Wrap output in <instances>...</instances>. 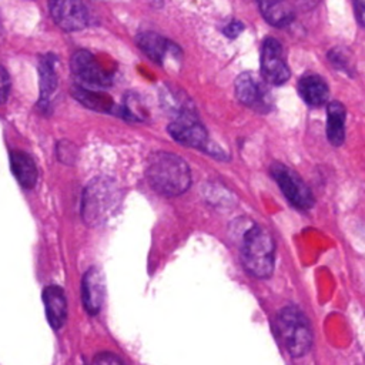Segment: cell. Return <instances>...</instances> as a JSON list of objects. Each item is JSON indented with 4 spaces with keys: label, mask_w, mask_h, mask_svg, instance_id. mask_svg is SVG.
I'll use <instances>...</instances> for the list:
<instances>
[{
    "label": "cell",
    "mask_w": 365,
    "mask_h": 365,
    "mask_svg": "<svg viewBox=\"0 0 365 365\" xmlns=\"http://www.w3.org/2000/svg\"><path fill=\"white\" fill-rule=\"evenodd\" d=\"M150 185L160 194L175 197L185 192L191 184V174L187 163L173 154L160 151L151 155L147 167Z\"/></svg>",
    "instance_id": "obj_1"
},
{
    "label": "cell",
    "mask_w": 365,
    "mask_h": 365,
    "mask_svg": "<svg viewBox=\"0 0 365 365\" xmlns=\"http://www.w3.org/2000/svg\"><path fill=\"white\" fill-rule=\"evenodd\" d=\"M241 261L248 274L268 278L274 271L275 247L271 235L258 225H251L242 234Z\"/></svg>",
    "instance_id": "obj_2"
},
{
    "label": "cell",
    "mask_w": 365,
    "mask_h": 365,
    "mask_svg": "<svg viewBox=\"0 0 365 365\" xmlns=\"http://www.w3.org/2000/svg\"><path fill=\"white\" fill-rule=\"evenodd\" d=\"M277 334L292 356H302L312 345V331L307 317L294 307L284 308L275 322Z\"/></svg>",
    "instance_id": "obj_3"
},
{
    "label": "cell",
    "mask_w": 365,
    "mask_h": 365,
    "mask_svg": "<svg viewBox=\"0 0 365 365\" xmlns=\"http://www.w3.org/2000/svg\"><path fill=\"white\" fill-rule=\"evenodd\" d=\"M118 202V188L107 178L93 180L84 190L83 218L90 225L101 224Z\"/></svg>",
    "instance_id": "obj_4"
},
{
    "label": "cell",
    "mask_w": 365,
    "mask_h": 365,
    "mask_svg": "<svg viewBox=\"0 0 365 365\" xmlns=\"http://www.w3.org/2000/svg\"><path fill=\"white\" fill-rule=\"evenodd\" d=\"M271 174L291 204L301 210H308L314 205L311 190L294 170L275 163L271 167Z\"/></svg>",
    "instance_id": "obj_5"
},
{
    "label": "cell",
    "mask_w": 365,
    "mask_h": 365,
    "mask_svg": "<svg viewBox=\"0 0 365 365\" xmlns=\"http://www.w3.org/2000/svg\"><path fill=\"white\" fill-rule=\"evenodd\" d=\"M71 70L86 88L108 87L111 84V74L87 50H80L71 57Z\"/></svg>",
    "instance_id": "obj_6"
},
{
    "label": "cell",
    "mask_w": 365,
    "mask_h": 365,
    "mask_svg": "<svg viewBox=\"0 0 365 365\" xmlns=\"http://www.w3.org/2000/svg\"><path fill=\"white\" fill-rule=\"evenodd\" d=\"M261 71L264 78L279 86L289 78V68L282 56V47L275 38H267L261 48Z\"/></svg>",
    "instance_id": "obj_7"
},
{
    "label": "cell",
    "mask_w": 365,
    "mask_h": 365,
    "mask_svg": "<svg viewBox=\"0 0 365 365\" xmlns=\"http://www.w3.org/2000/svg\"><path fill=\"white\" fill-rule=\"evenodd\" d=\"M50 14L66 31L81 30L88 21V13L81 0H50Z\"/></svg>",
    "instance_id": "obj_8"
},
{
    "label": "cell",
    "mask_w": 365,
    "mask_h": 365,
    "mask_svg": "<svg viewBox=\"0 0 365 365\" xmlns=\"http://www.w3.org/2000/svg\"><path fill=\"white\" fill-rule=\"evenodd\" d=\"M168 133L182 145L204 148L207 144V131L197 120L195 114L174 118V121L168 125Z\"/></svg>",
    "instance_id": "obj_9"
},
{
    "label": "cell",
    "mask_w": 365,
    "mask_h": 365,
    "mask_svg": "<svg viewBox=\"0 0 365 365\" xmlns=\"http://www.w3.org/2000/svg\"><path fill=\"white\" fill-rule=\"evenodd\" d=\"M81 297L88 314L94 315L100 312L106 297V282L100 268L91 267L86 271L81 284Z\"/></svg>",
    "instance_id": "obj_10"
},
{
    "label": "cell",
    "mask_w": 365,
    "mask_h": 365,
    "mask_svg": "<svg viewBox=\"0 0 365 365\" xmlns=\"http://www.w3.org/2000/svg\"><path fill=\"white\" fill-rule=\"evenodd\" d=\"M235 94L242 104L250 107H265L268 100L267 90L262 88L257 78L250 73H242L237 77Z\"/></svg>",
    "instance_id": "obj_11"
},
{
    "label": "cell",
    "mask_w": 365,
    "mask_h": 365,
    "mask_svg": "<svg viewBox=\"0 0 365 365\" xmlns=\"http://www.w3.org/2000/svg\"><path fill=\"white\" fill-rule=\"evenodd\" d=\"M43 302L48 324L54 329L61 328L67 317V301L63 289L56 285H48L43 291Z\"/></svg>",
    "instance_id": "obj_12"
},
{
    "label": "cell",
    "mask_w": 365,
    "mask_h": 365,
    "mask_svg": "<svg viewBox=\"0 0 365 365\" xmlns=\"http://www.w3.org/2000/svg\"><path fill=\"white\" fill-rule=\"evenodd\" d=\"M137 43L141 47V50L154 61L157 63H164L165 58L173 54L177 56L178 48L170 43L167 38L161 37L157 33L153 31H145L137 36Z\"/></svg>",
    "instance_id": "obj_13"
},
{
    "label": "cell",
    "mask_w": 365,
    "mask_h": 365,
    "mask_svg": "<svg viewBox=\"0 0 365 365\" xmlns=\"http://www.w3.org/2000/svg\"><path fill=\"white\" fill-rule=\"evenodd\" d=\"M11 171L23 188H33L37 182V167L33 158L24 151H11L10 154Z\"/></svg>",
    "instance_id": "obj_14"
},
{
    "label": "cell",
    "mask_w": 365,
    "mask_h": 365,
    "mask_svg": "<svg viewBox=\"0 0 365 365\" xmlns=\"http://www.w3.org/2000/svg\"><path fill=\"white\" fill-rule=\"evenodd\" d=\"M298 93L311 106H321L329 97V88L325 80L317 74L302 76L298 83Z\"/></svg>",
    "instance_id": "obj_15"
},
{
    "label": "cell",
    "mask_w": 365,
    "mask_h": 365,
    "mask_svg": "<svg viewBox=\"0 0 365 365\" xmlns=\"http://www.w3.org/2000/svg\"><path fill=\"white\" fill-rule=\"evenodd\" d=\"M327 135L334 145H341L345 140V107L339 101H331L328 104Z\"/></svg>",
    "instance_id": "obj_16"
},
{
    "label": "cell",
    "mask_w": 365,
    "mask_h": 365,
    "mask_svg": "<svg viewBox=\"0 0 365 365\" xmlns=\"http://www.w3.org/2000/svg\"><path fill=\"white\" fill-rule=\"evenodd\" d=\"M264 19L272 26H285L294 19V10L287 0H258Z\"/></svg>",
    "instance_id": "obj_17"
},
{
    "label": "cell",
    "mask_w": 365,
    "mask_h": 365,
    "mask_svg": "<svg viewBox=\"0 0 365 365\" xmlns=\"http://www.w3.org/2000/svg\"><path fill=\"white\" fill-rule=\"evenodd\" d=\"M161 101H163V106L175 115V118L195 114L192 106L190 104V100H187L185 96L180 97L178 91L164 90V93L161 94Z\"/></svg>",
    "instance_id": "obj_18"
},
{
    "label": "cell",
    "mask_w": 365,
    "mask_h": 365,
    "mask_svg": "<svg viewBox=\"0 0 365 365\" xmlns=\"http://www.w3.org/2000/svg\"><path fill=\"white\" fill-rule=\"evenodd\" d=\"M73 94L80 103H83L84 106L93 108V110L110 111L113 107V101L107 96L98 94V93L84 88V87H76L73 90Z\"/></svg>",
    "instance_id": "obj_19"
},
{
    "label": "cell",
    "mask_w": 365,
    "mask_h": 365,
    "mask_svg": "<svg viewBox=\"0 0 365 365\" xmlns=\"http://www.w3.org/2000/svg\"><path fill=\"white\" fill-rule=\"evenodd\" d=\"M38 73H40V96L41 98H48L53 91L56 90L57 86V78L54 73V64L53 61L47 58H43L40 66H38Z\"/></svg>",
    "instance_id": "obj_20"
},
{
    "label": "cell",
    "mask_w": 365,
    "mask_h": 365,
    "mask_svg": "<svg viewBox=\"0 0 365 365\" xmlns=\"http://www.w3.org/2000/svg\"><path fill=\"white\" fill-rule=\"evenodd\" d=\"M91 365H124L123 361L111 352H100L94 356Z\"/></svg>",
    "instance_id": "obj_21"
},
{
    "label": "cell",
    "mask_w": 365,
    "mask_h": 365,
    "mask_svg": "<svg viewBox=\"0 0 365 365\" xmlns=\"http://www.w3.org/2000/svg\"><path fill=\"white\" fill-rule=\"evenodd\" d=\"M9 91H10V77L7 71L0 66V104H3L7 100Z\"/></svg>",
    "instance_id": "obj_22"
},
{
    "label": "cell",
    "mask_w": 365,
    "mask_h": 365,
    "mask_svg": "<svg viewBox=\"0 0 365 365\" xmlns=\"http://www.w3.org/2000/svg\"><path fill=\"white\" fill-rule=\"evenodd\" d=\"M242 31V24L240 21H231L228 26H225L224 29V34L228 36L230 38L237 37L240 33Z\"/></svg>",
    "instance_id": "obj_23"
},
{
    "label": "cell",
    "mask_w": 365,
    "mask_h": 365,
    "mask_svg": "<svg viewBox=\"0 0 365 365\" xmlns=\"http://www.w3.org/2000/svg\"><path fill=\"white\" fill-rule=\"evenodd\" d=\"M358 21L365 27V0H354Z\"/></svg>",
    "instance_id": "obj_24"
},
{
    "label": "cell",
    "mask_w": 365,
    "mask_h": 365,
    "mask_svg": "<svg viewBox=\"0 0 365 365\" xmlns=\"http://www.w3.org/2000/svg\"><path fill=\"white\" fill-rule=\"evenodd\" d=\"M3 33V24H1V19H0V34Z\"/></svg>",
    "instance_id": "obj_25"
}]
</instances>
